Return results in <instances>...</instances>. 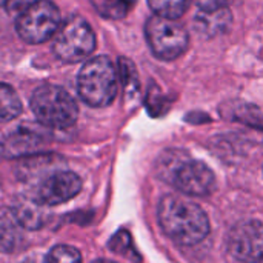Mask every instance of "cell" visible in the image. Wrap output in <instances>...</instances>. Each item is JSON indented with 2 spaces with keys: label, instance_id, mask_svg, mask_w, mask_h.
Masks as SVG:
<instances>
[{
  "label": "cell",
  "instance_id": "6da1fadb",
  "mask_svg": "<svg viewBox=\"0 0 263 263\" xmlns=\"http://www.w3.org/2000/svg\"><path fill=\"white\" fill-rule=\"evenodd\" d=\"M157 219L162 231L182 247L197 245L210 233V220L205 211L197 203L176 194L162 197Z\"/></svg>",
  "mask_w": 263,
  "mask_h": 263
},
{
  "label": "cell",
  "instance_id": "7a4b0ae2",
  "mask_svg": "<svg viewBox=\"0 0 263 263\" xmlns=\"http://www.w3.org/2000/svg\"><path fill=\"white\" fill-rule=\"evenodd\" d=\"M82 100L92 108L108 106L117 94V71L106 55H96L85 62L77 77Z\"/></svg>",
  "mask_w": 263,
  "mask_h": 263
},
{
  "label": "cell",
  "instance_id": "3957f363",
  "mask_svg": "<svg viewBox=\"0 0 263 263\" xmlns=\"http://www.w3.org/2000/svg\"><path fill=\"white\" fill-rule=\"evenodd\" d=\"M31 111L43 126L54 129L69 128L79 116L76 100L63 88L55 85H43L34 91Z\"/></svg>",
  "mask_w": 263,
  "mask_h": 263
},
{
  "label": "cell",
  "instance_id": "277c9868",
  "mask_svg": "<svg viewBox=\"0 0 263 263\" xmlns=\"http://www.w3.org/2000/svg\"><path fill=\"white\" fill-rule=\"evenodd\" d=\"M52 49L65 63H77L89 57L96 49V34L89 23L79 17H68L54 34Z\"/></svg>",
  "mask_w": 263,
  "mask_h": 263
},
{
  "label": "cell",
  "instance_id": "5b68a950",
  "mask_svg": "<svg viewBox=\"0 0 263 263\" xmlns=\"http://www.w3.org/2000/svg\"><path fill=\"white\" fill-rule=\"evenodd\" d=\"M60 26V11L49 0H35L23 8L15 20V29L22 40L42 43L54 37Z\"/></svg>",
  "mask_w": 263,
  "mask_h": 263
},
{
  "label": "cell",
  "instance_id": "8992f818",
  "mask_svg": "<svg viewBox=\"0 0 263 263\" xmlns=\"http://www.w3.org/2000/svg\"><path fill=\"white\" fill-rule=\"evenodd\" d=\"M145 37L153 54L160 60H173L188 48V34L173 18L153 15L145 25Z\"/></svg>",
  "mask_w": 263,
  "mask_h": 263
},
{
  "label": "cell",
  "instance_id": "52a82bcc",
  "mask_svg": "<svg viewBox=\"0 0 263 263\" xmlns=\"http://www.w3.org/2000/svg\"><path fill=\"white\" fill-rule=\"evenodd\" d=\"M227 248L230 254L242 262L263 260V223L259 220H247L233 227L227 236Z\"/></svg>",
  "mask_w": 263,
  "mask_h": 263
},
{
  "label": "cell",
  "instance_id": "ba28073f",
  "mask_svg": "<svg viewBox=\"0 0 263 263\" xmlns=\"http://www.w3.org/2000/svg\"><path fill=\"white\" fill-rule=\"evenodd\" d=\"M171 183L185 196L206 197L216 188V177L205 163L194 159H185L177 166Z\"/></svg>",
  "mask_w": 263,
  "mask_h": 263
},
{
  "label": "cell",
  "instance_id": "9c48e42d",
  "mask_svg": "<svg viewBox=\"0 0 263 263\" xmlns=\"http://www.w3.org/2000/svg\"><path fill=\"white\" fill-rule=\"evenodd\" d=\"M82 190V180L72 171H57L45 177L37 191L35 199L45 206L65 203L76 197Z\"/></svg>",
  "mask_w": 263,
  "mask_h": 263
},
{
  "label": "cell",
  "instance_id": "30bf717a",
  "mask_svg": "<svg viewBox=\"0 0 263 263\" xmlns=\"http://www.w3.org/2000/svg\"><path fill=\"white\" fill-rule=\"evenodd\" d=\"M231 22H233V15L228 6L213 11L200 9V12L194 18V29L200 37L213 39L227 32L231 26Z\"/></svg>",
  "mask_w": 263,
  "mask_h": 263
},
{
  "label": "cell",
  "instance_id": "8fae6325",
  "mask_svg": "<svg viewBox=\"0 0 263 263\" xmlns=\"http://www.w3.org/2000/svg\"><path fill=\"white\" fill-rule=\"evenodd\" d=\"M20 223L14 213L0 210V251L14 253L22 243Z\"/></svg>",
  "mask_w": 263,
  "mask_h": 263
},
{
  "label": "cell",
  "instance_id": "7c38bea8",
  "mask_svg": "<svg viewBox=\"0 0 263 263\" xmlns=\"http://www.w3.org/2000/svg\"><path fill=\"white\" fill-rule=\"evenodd\" d=\"M43 203H40L35 197L32 200L23 199L17 203L14 216L17 217L18 223L25 228L34 230L40 228L45 222V213H43Z\"/></svg>",
  "mask_w": 263,
  "mask_h": 263
},
{
  "label": "cell",
  "instance_id": "4fadbf2b",
  "mask_svg": "<svg viewBox=\"0 0 263 263\" xmlns=\"http://www.w3.org/2000/svg\"><path fill=\"white\" fill-rule=\"evenodd\" d=\"M22 102L17 92L6 83H0V123L9 122L20 116Z\"/></svg>",
  "mask_w": 263,
  "mask_h": 263
},
{
  "label": "cell",
  "instance_id": "5bb4252c",
  "mask_svg": "<svg viewBox=\"0 0 263 263\" xmlns=\"http://www.w3.org/2000/svg\"><path fill=\"white\" fill-rule=\"evenodd\" d=\"M191 2L193 0H148L149 8L156 15L173 18V20L182 17L188 11Z\"/></svg>",
  "mask_w": 263,
  "mask_h": 263
},
{
  "label": "cell",
  "instance_id": "9a60e30c",
  "mask_svg": "<svg viewBox=\"0 0 263 263\" xmlns=\"http://www.w3.org/2000/svg\"><path fill=\"white\" fill-rule=\"evenodd\" d=\"M40 143H42V140H40V136L37 133H34V131H23V129H18L6 142L9 154L11 153H14V154H25V153L31 151L32 148H37Z\"/></svg>",
  "mask_w": 263,
  "mask_h": 263
},
{
  "label": "cell",
  "instance_id": "2e32d148",
  "mask_svg": "<svg viewBox=\"0 0 263 263\" xmlns=\"http://www.w3.org/2000/svg\"><path fill=\"white\" fill-rule=\"evenodd\" d=\"M96 11L106 18H122L126 15L128 0H91Z\"/></svg>",
  "mask_w": 263,
  "mask_h": 263
},
{
  "label": "cell",
  "instance_id": "e0dca14e",
  "mask_svg": "<svg viewBox=\"0 0 263 263\" xmlns=\"http://www.w3.org/2000/svg\"><path fill=\"white\" fill-rule=\"evenodd\" d=\"M82 260V256L80 253L69 247V245H57L54 247L49 254L46 256V262H66V263H76Z\"/></svg>",
  "mask_w": 263,
  "mask_h": 263
},
{
  "label": "cell",
  "instance_id": "ac0fdd59",
  "mask_svg": "<svg viewBox=\"0 0 263 263\" xmlns=\"http://www.w3.org/2000/svg\"><path fill=\"white\" fill-rule=\"evenodd\" d=\"M120 77H122V83H123V88L126 91V94H133L137 91V86H139V80H137V72H136V68L134 65L126 60V59H120Z\"/></svg>",
  "mask_w": 263,
  "mask_h": 263
},
{
  "label": "cell",
  "instance_id": "d6986e66",
  "mask_svg": "<svg viewBox=\"0 0 263 263\" xmlns=\"http://www.w3.org/2000/svg\"><path fill=\"white\" fill-rule=\"evenodd\" d=\"M35 0H0V6L8 12H20L23 8L31 5Z\"/></svg>",
  "mask_w": 263,
  "mask_h": 263
},
{
  "label": "cell",
  "instance_id": "ffe728a7",
  "mask_svg": "<svg viewBox=\"0 0 263 263\" xmlns=\"http://www.w3.org/2000/svg\"><path fill=\"white\" fill-rule=\"evenodd\" d=\"M231 0H197V5L203 11H213L219 8H227Z\"/></svg>",
  "mask_w": 263,
  "mask_h": 263
}]
</instances>
